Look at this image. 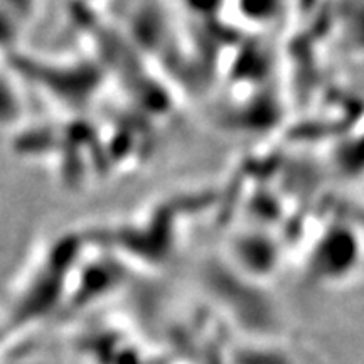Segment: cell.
Segmentation results:
<instances>
[{
	"instance_id": "6da1fadb",
	"label": "cell",
	"mask_w": 364,
	"mask_h": 364,
	"mask_svg": "<svg viewBox=\"0 0 364 364\" xmlns=\"http://www.w3.org/2000/svg\"><path fill=\"white\" fill-rule=\"evenodd\" d=\"M241 16L257 22L273 21L280 16V9L284 7V0H238Z\"/></svg>"
}]
</instances>
